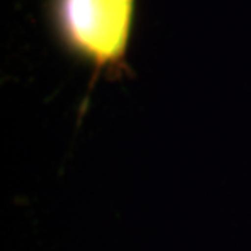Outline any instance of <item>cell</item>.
Listing matches in <instances>:
<instances>
[{"instance_id":"1","label":"cell","mask_w":251,"mask_h":251,"mask_svg":"<svg viewBox=\"0 0 251 251\" xmlns=\"http://www.w3.org/2000/svg\"><path fill=\"white\" fill-rule=\"evenodd\" d=\"M137 0H48L59 44L100 74H123L132 41Z\"/></svg>"}]
</instances>
